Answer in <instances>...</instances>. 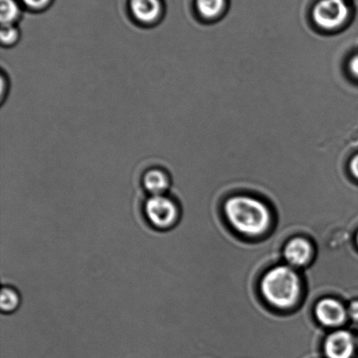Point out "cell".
I'll list each match as a JSON object with an SVG mask.
<instances>
[{"mask_svg":"<svg viewBox=\"0 0 358 358\" xmlns=\"http://www.w3.org/2000/svg\"><path fill=\"white\" fill-rule=\"evenodd\" d=\"M224 215L231 227L248 237H259L268 231L272 216L268 207L250 195H234L227 200Z\"/></svg>","mask_w":358,"mask_h":358,"instance_id":"1","label":"cell"},{"mask_svg":"<svg viewBox=\"0 0 358 358\" xmlns=\"http://www.w3.org/2000/svg\"><path fill=\"white\" fill-rule=\"evenodd\" d=\"M261 291L271 306L289 310L300 299L301 280L296 269L287 264L276 266L262 277Z\"/></svg>","mask_w":358,"mask_h":358,"instance_id":"2","label":"cell"},{"mask_svg":"<svg viewBox=\"0 0 358 358\" xmlns=\"http://www.w3.org/2000/svg\"><path fill=\"white\" fill-rule=\"evenodd\" d=\"M315 25L322 30L340 29L350 18V8L345 0H320L312 12Z\"/></svg>","mask_w":358,"mask_h":358,"instance_id":"3","label":"cell"},{"mask_svg":"<svg viewBox=\"0 0 358 358\" xmlns=\"http://www.w3.org/2000/svg\"><path fill=\"white\" fill-rule=\"evenodd\" d=\"M145 214L152 226L163 230L174 227L180 215L177 203L164 195H152L146 202Z\"/></svg>","mask_w":358,"mask_h":358,"instance_id":"4","label":"cell"},{"mask_svg":"<svg viewBox=\"0 0 358 358\" xmlns=\"http://www.w3.org/2000/svg\"><path fill=\"white\" fill-rule=\"evenodd\" d=\"M315 315L317 321L326 328L341 329L349 320L347 307L335 298H324L318 301L315 308Z\"/></svg>","mask_w":358,"mask_h":358,"instance_id":"5","label":"cell"},{"mask_svg":"<svg viewBox=\"0 0 358 358\" xmlns=\"http://www.w3.org/2000/svg\"><path fill=\"white\" fill-rule=\"evenodd\" d=\"M324 350L327 358H353L358 350L356 335L345 329H335L325 339Z\"/></svg>","mask_w":358,"mask_h":358,"instance_id":"6","label":"cell"},{"mask_svg":"<svg viewBox=\"0 0 358 358\" xmlns=\"http://www.w3.org/2000/svg\"><path fill=\"white\" fill-rule=\"evenodd\" d=\"M314 248L307 238L296 237L287 242L283 256L287 266L294 269L304 268L313 257Z\"/></svg>","mask_w":358,"mask_h":358,"instance_id":"7","label":"cell"},{"mask_svg":"<svg viewBox=\"0 0 358 358\" xmlns=\"http://www.w3.org/2000/svg\"><path fill=\"white\" fill-rule=\"evenodd\" d=\"M133 15L143 23H153L161 14L159 0H131Z\"/></svg>","mask_w":358,"mask_h":358,"instance_id":"8","label":"cell"},{"mask_svg":"<svg viewBox=\"0 0 358 358\" xmlns=\"http://www.w3.org/2000/svg\"><path fill=\"white\" fill-rule=\"evenodd\" d=\"M143 186L152 195H162L170 187V178L162 170H150L143 177Z\"/></svg>","mask_w":358,"mask_h":358,"instance_id":"9","label":"cell"},{"mask_svg":"<svg viewBox=\"0 0 358 358\" xmlns=\"http://www.w3.org/2000/svg\"><path fill=\"white\" fill-rule=\"evenodd\" d=\"M196 10L203 19L213 20L220 18L227 8V0H196Z\"/></svg>","mask_w":358,"mask_h":358,"instance_id":"10","label":"cell"},{"mask_svg":"<svg viewBox=\"0 0 358 358\" xmlns=\"http://www.w3.org/2000/svg\"><path fill=\"white\" fill-rule=\"evenodd\" d=\"M0 20L2 26L13 25L19 17L20 9L13 0H1V10H0Z\"/></svg>","mask_w":358,"mask_h":358,"instance_id":"11","label":"cell"},{"mask_svg":"<svg viewBox=\"0 0 358 358\" xmlns=\"http://www.w3.org/2000/svg\"><path fill=\"white\" fill-rule=\"evenodd\" d=\"M20 305V296L15 290L10 287H3L0 298V306L3 312H13Z\"/></svg>","mask_w":358,"mask_h":358,"instance_id":"12","label":"cell"},{"mask_svg":"<svg viewBox=\"0 0 358 358\" xmlns=\"http://www.w3.org/2000/svg\"><path fill=\"white\" fill-rule=\"evenodd\" d=\"M1 41L3 45H12L15 43L19 38V32L15 27H13V25H7V26H2L1 34Z\"/></svg>","mask_w":358,"mask_h":358,"instance_id":"13","label":"cell"},{"mask_svg":"<svg viewBox=\"0 0 358 358\" xmlns=\"http://www.w3.org/2000/svg\"><path fill=\"white\" fill-rule=\"evenodd\" d=\"M349 320L358 324V299L350 301L347 306Z\"/></svg>","mask_w":358,"mask_h":358,"instance_id":"14","label":"cell"},{"mask_svg":"<svg viewBox=\"0 0 358 358\" xmlns=\"http://www.w3.org/2000/svg\"><path fill=\"white\" fill-rule=\"evenodd\" d=\"M348 69L350 75L358 79V54L350 57L348 63Z\"/></svg>","mask_w":358,"mask_h":358,"instance_id":"15","label":"cell"},{"mask_svg":"<svg viewBox=\"0 0 358 358\" xmlns=\"http://www.w3.org/2000/svg\"><path fill=\"white\" fill-rule=\"evenodd\" d=\"M349 167L350 174L358 181V153L350 160Z\"/></svg>","mask_w":358,"mask_h":358,"instance_id":"16","label":"cell"},{"mask_svg":"<svg viewBox=\"0 0 358 358\" xmlns=\"http://www.w3.org/2000/svg\"><path fill=\"white\" fill-rule=\"evenodd\" d=\"M27 6L31 8H42L49 2V0H23Z\"/></svg>","mask_w":358,"mask_h":358,"instance_id":"17","label":"cell"},{"mask_svg":"<svg viewBox=\"0 0 358 358\" xmlns=\"http://www.w3.org/2000/svg\"><path fill=\"white\" fill-rule=\"evenodd\" d=\"M356 340H357V348H358V334L356 335Z\"/></svg>","mask_w":358,"mask_h":358,"instance_id":"18","label":"cell"},{"mask_svg":"<svg viewBox=\"0 0 358 358\" xmlns=\"http://www.w3.org/2000/svg\"><path fill=\"white\" fill-rule=\"evenodd\" d=\"M357 244H358V233H357Z\"/></svg>","mask_w":358,"mask_h":358,"instance_id":"19","label":"cell"}]
</instances>
